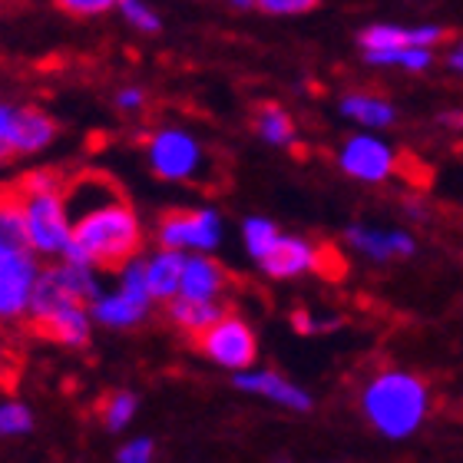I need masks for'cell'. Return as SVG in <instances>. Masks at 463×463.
<instances>
[{
    "label": "cell",
    "mask_w": 463,
    "mask_h": 463,
    "mask_svg": "<svg viewBox=\"0 0 463 463\" xmlns=\"http://www.w3.org/2000/svg\"><path fill=\"white\" fill-rule=\"evenodd\" d=\"M57 133L60 126L47 113H40L33 107L14 109V146H17V156L37 153V149L53 143Z\"/></svg>",
    "instance_id": "17"
},
{
    "label": "cell",
    "mask_w": 463,
    "mask_h": 463,
    "mask_svg": "<svg viewBox=\"0 0 463 463\" xmlns=\"http://www.w3.org/2000/svg\"><path fill=\"white\" fill-rule=\"evenodd\" d=\"M183 271H185V251L163 249L153 259H146V281L153 291V301H173L183 288Z\"/></svg>",
    "instance_id": "16"
},
{
    "label": "cell",
    "mask_w": 463,
    "mask_h": 463,
    "mask_svg": "<svg viewBox=\"0 0 463 463\" xmlns=\"http://www.w3.org/2000/svg\"><path fill=\"white\" fill-rule=\"evenodd\" d=\"M17 159V146H14V109L0 107V165Z\"/></svg>",
    "instance_id": "24"
},
{
    "label": "cell",
    "mask_w": 463,
    "mask_h": 463,
    "mask_svg": "<svg viewBox=\"0 0 463 463\" xmlns=\"http://www.w3.org/2000/svg\"><path fill=\"white\" fill-rule=\"evenodd\" d=\"M341 113L357 119V123H367V126L394 123V109H391V103H384V99H377V97H367V93H354V97L341 99Z\"/></svg>",
    "instance_id": "19"
},
{
    "label": "cell",
    "mask_w": 463,
    "mask_h": 463,
    "mask_svg": "<svg viewBox=\"0 0 463 463\" xmlns=\"http://www.w3.org/2000/svg\"><path fill=\"white\" fill-rule=\"evenodd\" d=\"M156 447L149 437H136L129 444L119 447V454H116V463H153Z\"/></svg>",
    "instance_id": "23"
},
{
    "label": "cell",
    "mask_w": 463,
    "mask_h": 463,
    "mask_svg": "<svg viewBox=\"0 0 463 463\" xmlns=\"http://www.w3.org/2000/svg\"><path fill=\"white\" fill-rule=\"evenodd\" d=\"M33 430V411L20 401H0V437H24Z\"/></svg>",
    "instance_id": "21"
},
{
    "label": "cell",
    "mask_w": 463,
    "mask_h": 463,
    "mask_svg": "<svg viewBox=\"0 0 463 463\" xmlns=\"http://www.w3.org/2000/svg\"><path fill=\"white\" fill-rule=\"evenodd\" d=\"M30 328L37 331L40 338L53 341V345L63 347H87L93 338V315H90V305L80 301L73 291L63 285L57 265L40 271L37 285H33V298H30L27 308Z\"/></svg>",
    "instance_id": "3"
},
{
    "label": "cell",
    "mask_w": 463,
    "mask_h": 463,
    "mask_svg": "<svg viewBox=\"0 0 463 463\" xmlns=\"http://www.w3.org/2000/svg\"><path fill=\"white\" fill-rule=\"evenodd\" d=\"M345 239L354 245L361 255L371 261H394V259H411L417 251L414 239L401 229H367V225H351L345 232Z\"/></svg>",
    "instance_id": "12"
},
{
    "label": "cell",
    "mask_w": 463,
    "mask_h": 463,
    "mask_svg": "<svg viewBox=\"0 0 463 463\" xmlns=\"http://www.w3.org/2000/svg\"><path fill=\"white\" fill-rule=\"evenodd\" d=\"M251 126H255V133H261L269 143H291V136H295V126H291L288 113L279 107V103H259L255 113H251Z\"/></svg>",
    "instance_id": "18"
},
{
    "label": "cell",
    "mask_w": 463,
    "mask_h": 463,
    "mask_svg": "<svg viewBox=\"0 0 463 463\" xmlns=\"http://www.w3.org/2000/svg\"><path fill=\"white\" fill-rule=\"evenodd\" d=\"M153 173L165 183H185L199 189H222L229 179L225 159L213 146H203L183 129H156L143 136Z\"/></svg>",
    "instance_id": "4"
},
{
    "label": "cell",
    "mask_w": 463,
    "mask_h": 463,
    "mask_svg": "<svg viewBox=\"0 0 463 463\" xmlns=\"http://www.w3.org/2000/svg\"><path fill=\"white\" fill-rule=\"evenodd\" d=\"M195 347H199V354L205 361L225 367L232 374L249 371L259 361V338H255L251 325L245 318H239V315H229V311L195 338Z\"/></svg>",
    "instance_id": "6"
},
{
    "label": "cell",
    "mask_w": 463,
    "mask_h": 463,
    "mask_svg": "<svg viewBox=\"0 0 463 463\" xmlns=\"http://www.w3.org/2000/svg\"><path fill=\"white\" fill-rule=\"evenodd\" d=\"M235 387L245 391V394L265 397L271 404L285 407V411H295V414H308L315 401L301 384L288 381L279 371H269V367H249V371H235Z\"/></svg>",
    "instance_id": "10"
},
{
    "label": "cell",
    "mask_w": 463,
    "mask_h": 463,
    "mask_svg": "<svg viewBox=\"0 0 463 463\" xmlns=\"http://www.w3.org/2000/svg\"><path fill=\"white\" fill-rule=\"evenodd\" d=\"M165 315L173 321L175 328L189 335V338H199L209 325L225 315L222 301H199V298H185V295H175L173 301H165Z\"/></svg>",
    "instance_id": "15"
},
{
    "label": "cell",
    "mask_w": 463,
    "mask_h": 463,
    "mask_svg": "<svg viewBox=\"0 0 463 463\" xmlns=\"http://www.w3.org/2000/svg\"><path fill=\"white\" fill-rule=\"evenodd\" d=\"M63 14H77V17H87V14H103L116 4V0H53Z\"/></svg>",
    "instance_id": "26"
},
{
    "label": "cell",
    "mask_w": 463,
    "mask_h": 463,
    "mask_svg": "<svg viewBox=\"0 0 463 463\" xmlns=\"http://www.w3.org/2000/svg\"><path fill=\"white\" fill-rule=\"evenodd\" d=\"M139 103H143V93H139V90H123V93H119V107L123 109H133V107H139Z\"/></svg>",
    "instance_id": "30"
},
{
    "label": "cell",
    "mask_w": 463,
    "mask_h": 463,
    "mask_svg": "<svg viewBox=\"0 0 463 463\" xmlns=\"http://www.w3.org/2000/svg\"><path fill=\"white\" fill-rule=\"evenodd\" d=\"M291 325H295V331H301V335H318V331L338 328V321H318V318H311L308 311H295V315H291Z\"/></svg>",
    "instance_id": "29"
},
{
    "label": "cell",
    "mask_w": 463,
    "mask_h": 463,
    "mask_svg": "<svg viewBox=\"0 0 463 463\" xmlns=\"http://www.w3.org/2000/svg\"><path fill=\"white\" fill-rule=\"evenodd\" d=\"M149 308H153L149 301H139V298H133L129 291L116 288V291H109V295H99V298L90 305V315H93V321L103 325V328L126 331V328L143 325V321L149 318Z\"/></svg>",
    "instance_id": "13"
},
{
    "label": "cell",
    "mask_w": 463,
    "mask_h": 463,
    "mask_svg": "<svg viewBox=\"0 0 463 463\" xmlns=\"http://www.w3.org/2000/svg\"><path fill=\"white\" fill-rule=\"evenodd\" d=\"M235 7H255V0H232Z\"/></svg>",
    "instance_id": "32"
},
{
    "label": "cell",
    "mask_w": 463,
    "mask_h": 463,
    "mask_svg": "<svg viewBox=\"0 0 463 463\" xmlns=\"http://www.w3.org/2000/svg\"><path fill=\"white\" fill-rule=\"evenodd\" d=\"M361 414L387 440L414 437L430 417V384L407 367H377L357 394Z\"/></svg>",
    "instance_id": "1"
},
{
    "label": "cell",
    "mask_w": 463,
    "mask_h": 463,
    "mask_svg": "<svg viewBox=\"0 0 463 463\" xmlns=\"http://www.w3.org/2000/svg\"><path fill=\"white\" fill-rule=\"evenodd\" d=\"M70 225H73V235H70V249L63 255L70 261H83V265L103 271H119L126 261L139 259V251H143V225L126 195L77 215Z\"/></svg>",
    "instance_id": "2"
},
{
    "label": "cell",
    "mask_w": 463,
    "mask_h": 463,
    "mask_svg": "<svg viewBox=\"0 0 463 463\" xmlns=\"http://www.w3.org/2000/svg\"><path fill=\"white\" fill-rule=\"evenodd\" d=\"M450 67L460 70V73H463V50H460V53H454V57H450Z\"/></svg>",
    "instance_id": "31"
},
{
    "label": "cell",
    "mask_w": 463,
    "mask_h": 463,
    "mask_svg": "<svg viewBox=\"0 0 463 463\" xmlns=\"http://www.w3.org/2000/svg\"><path fill=\"white\" fill-rule=\"evenodd\" d=\"M259 265L269 279H298L308 271H321V275H341L345 271V261L338 259L335 249L311 245L308 239H295V235H279V241L261 255Z\"/></svg>",
    "instance_id": "7"
},
{
    "label": "cell",
    "mask_w": 463,
    "mask_h": 463,
    "mask_svg": "<svg viewBox=\"0 0 463 463\" xmlns=\"http://www.w3.org/2000/svg\"><path fill=\"white\" fill-rule=\"evenodd\" d=\"M40 271L43 269L33 251L0 249V321L27 318Z\"/></svg>",
    "instance_id": "9"
},
{
    "label": "cell",
    "mask_w": 463,
    "mask_h": 463,
    "mask_svg": "<svg viewBox=\"0 0 463 463\" xmlns=\"http://www.w3.org/2000/svg\"><path fill=\"white\" fill-rule=\"evenodd\" d=\"M159 245L175 251H213L222 239V222L213 209H169L159 215Z\"/></svg>",
    "instance_id": "8"
},
{
    "label": "cell",
    "mask_w": 463,
    "mask_h": 463,
    "mask_svg": "<svg viewBox=\"0 0 463 463\" xmlns=\"http://www.w3.org/2000/svg\"><path fill=\"white\" fill-rule=\"evenodd\" d=\"M4 364H7V347L0 345V371H4Z\"/></svg>",
    "instance_id": "33"
},
{
    "label": "cell",
    "mask_w": 463,
    "mask_h": 463,
    "mask_svg": "<svg viewBox=\"0 0 463 463\" xmlns=\"http://www.w3.org/2000/svg\"><path fill=\"white\" fill-rule=\"evenodd\" d=\"M119 4H123L126 17L133 20L136 27L149 30V33H156V30H159V17H156V14H149V10H146L139 0H119Z\"/></svg>",
    "instance_id": "27"
},
{
    "label": "cell",
    "mask_w": 463,
    "mask_h": 463,
    "mask_svg": "<svg viewBox=\"0 0 463 463\" xmlns=\"http://www.w3.org/2000/svg\"><path fill=\"white\" fill-rule=\"evenodd\" d=\"M241 235H245V249H249V255L259 261L261 255H265V251L279 241L281 232L275 229L269 219H249V222L241 225Z\"/></svg>",
    "instance_id": "22"
},
{
    "label": "cell",
    "mask_w": 463,
    "mask_h": 463,
    "mask_svg": "<svg viewBox=\"0 0 463 463\" xmlns=\"http://www.w3.org/2000/svg\"><path fill=\"white\" fill-rule=\"evenodd\" d=\"M136 411H139V397L133 391H113V394L103 401V427L109 434H119L133 424Z\"/></svg>",
    "instance_id": "20"
},
{
    "label": "cell",
    "mask_w": 463,
    "mask_h": 463,
    "mask_svg": "<svg viewBox=\"0 0 463 463\" xmlns=\"http://www.w3.org/2000/svg\"><path fill=\"white\" fill-rule=\"evenodd\" d=\"M321 0H255V7L265 10V14H305V10H315Z\"/></svg>",
    "instance_id": "25"
},
{
    "label": "cell",
    "mask_w": 463,
    "mask_h": 463,
    "mask_svg": "<svg viewBox=\"0 0 463 463\" xmlns=\"http://www.w3.org/2000/svg\"><path fill=\"white\" fill-rule=\"evenodd\" d=\"M275 463H288V460H285V457H279V460H275Z\"/></svg>",
    "instance_id": "34"
},
{
    "label": "cell",
    "mask_w": 463,
    "mask_h": 463,
    "mask_svg": "<svg viewBox=\"0 0 463 463\" xmlns=\"http://www.w3.org/2000/svg\"><path fill=\"white\" fill-rule=\"evenodd\" d=\"M225 285H229V271L209 255H185V271H183V288L179 295L199 301H219Z\"/></svg>",
    "instance_id": "14"
},
{
    "label": "cell",
    "mask_w": 463,
    "mask_h": 463,
    "mask_svg": "<svg viewBox=\"0 0 463 463\" xmlns=\"http://www.w3.org/2000/svg\"><path fill=\"white\" fill-rule=\"evenodd\" d=\"M24 219H27V235L33 255H43V259H63L67 255L73 225H70L67 205H63V193L24 195Z\"/></svg>",
    "instance_id": "5"
},
{
    "label": "cell",
    "mask_w": 463,
    "mask_h": 463,
    "mask_svg": "<svg viewBox=\"0 0 463 463\" xmlns=\"http://www.w3.org/2000/svg\"><path fill=\"white\" fill-rule=\"evenodd\" d=\"M341 169H345L347 175L361 179V183H384L387 175L397 169V159L381 139L354 136V139H347V146L341 149Z\"/></svg>",
    "instance_id": "11"
},
{
    "label": "cell",
    "mask_w": 463,
    "mask_h": 463,
    "mask_svg": "<svg viewBox=\"0 0 463 463\" xmlns=\"http://www.w3.org/2000/svg\"><path fill=\"white\" fill-rule=\"evenodd\" d=\"M430 50L427 47H401L397 50V63L401 67H407V70H424V67H430Z\"/></svg>",
    "instance_id": "28"
}]
</instances>
